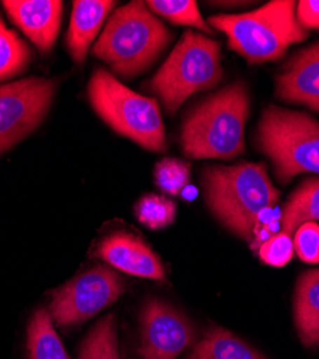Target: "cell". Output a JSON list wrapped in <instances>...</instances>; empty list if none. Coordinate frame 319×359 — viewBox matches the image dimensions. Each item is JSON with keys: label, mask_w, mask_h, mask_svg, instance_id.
<instances>
[{"label": "cell", "mask_w": 319, "mask_h": 359, "mask_svg": "<svg viewBox=\"0 0 319 359\" xmlns=\"http://www.w3.org/2000/svg\"><path fill=\"white\" fill-rule=\"evenodd\" d=\"M203 184L215 216L250 243L260 213L275 207L279 200L265 164L209 167L203 172Z\"/></svg>", "instance_id": "cell-1"}, {"label": "cell", "mask_w": 319, "mask_h": 359, "mask_svg": "<svg viewBox=\"0 0 319 359\" xmlns=\"http://www.w3.org/2000/svg\"><path fill=\"white\" fill-rule=\"evenodd\" d=\"M249 93L235 82L203 101L186 118L182 147L191 158H233L245 151Z\"/></svg>", "instance_id": "cell-2"}, {"label": "cell", "mask_w": 319, "mask_h": 359, "mask_svg": "<svg viewBox=\"0 0 319 359\" xmlns=\"http://www.w3.org/2000/svg\"><path fill=\"white\" fill-rule=\"evenodd\" d=\"M171 34L147 4L131 2L115 12L94 46V53L123 78L146 71L170 42Z\"/></svg>", "instance_id": "cell-3"}, {"label": "cell", "mask_w": 319, "mask_h": 359, "mask_svg": "<svg viewBox=\"0 0 319 359\" xmlns=\"http://www.w3.org/2000/svg\"><path fill=\"white\" fill-rule=\"evenodd\" d=\"M297 2L276 0L243 15L212 16L210 23L229 39V46L249 64L275 61L308 32L295 16Z\"/></svg>", "instance_id": "cell-4"}, {"label": "cell", "mask_w": 319, "mask_h": 359, "mask_svg": "<svg viewBox=\"0 0 319 359\" xmlns=\"http://www.w3.org/2000/svg\"><path fill=\"white\" fill-rule=\"evenodd\" d=\"M88 94L97 114L114 131L150 151H165V127L156 100L131 91L105 69L95 71Z\"/></svg>", "instance_id": "cell-5"}, {"label": "cell", "mask_w": 319, "mask_h": 359, "mask_svg": "<svg viewBox=\"0 0 319 359\" xmlns=\"http://www.w3.org/2000/svg\"><path fill=\"white\" fill-rule=\"evenodd\" d=\"M257 144L282 183L302 172L319 174V123L304 112L268 107L257 127Z\"/></svg>", "instance_id": "cell-6"}, {"label": "cell", "mask_w": 319, "mask_h": 359, "mask_svg": "<svg viewBox=\"0 0 319 359\" xmlns=\"http://www.w3.org/2000/svg\"><path fill=\"white\" fill-rule=\"evenodd\" d=\"M223 76L220 43L187 31L150 82L168 114L194 93L216 86Z\"/></svg>", "instance_id": "cell-7"}, {"label": "cell", "mask_w": 319, "mask_h": 359, "mask_svg": "<svg viewBox=\"0 0 319 359\" xmlns=\"http://www.w3.org/2000/svg\"><path fill=\"white\" fill-rule=\"evenodd\" d=\"M124 289L117 272L97 266L53 292L50 315L61 326L82 323L112 305Z\"/></svg>", "instance_id": "cell-8"}, {"label": "cell", "mask_w": 319, "mask_h": 359, "mask_svg": "<svg viewBox=\"0 0 319 359\" xmlns=\"http://www.w3.org/2000/svg\"><path fill=\"white\" fill-rule=\"evenodd\" d=\"M55 91L56 82L45 78L0 85V154L41 124Z\"/></svg>", "instance_id": "cell-9"}, {"label": "cell", "mask_w": 319, "mask_h": 359, "mask_svg": "<svg viewBox=\"0 0 319 359\" xmlns=\"http://www.w3.org/2000/svg\"><path fill=\"white\" fill-rule=\"evenodd\" d=\"M196 341L191 322L174 306L150 299L141 312L142 359H176Z\"/></svg>", "instance_id": "cell-10"}, {"label": "cell", "mask_w": 319, "mask_h": 359, "mask_svg": "<svg viewBox=\"0 0 319 359\" xmlns=\"http://www.w3.org/2000/svg\"><path fill=\"white\" fill-rule=\"evenodd\" d=\"M98 255L108 264L128 275L158 282L165 280L164 266L158 256L133 233H111L100 243Z\"/></svg>", "instance_id": "cell-11"}, {"label": "cell", "mask_w": 319, "mask_h": 359, "mask_svg": "<svg viewBox=\"0 0 319 359\" xmlns=\"http://www.w3.org/2000/svg\"><path fill=\"white\" fill-rule=\"evenodd\" d=\"M13 23L41 52H49L60 32L64 4L60 0H5Z\"/></svg>", "instance_id": "cell-12"}, {"label": "cell", "mask_w": 319, "mask_h": 359, "mask_svg": "<svg viewBox=\"0 0 319 359\" xmlns=\"http://www.w3.org/2000/svg\"><path fill=\"white\" fill-rule=\"evenodd\" d=\"M278 97L319 112V42L295 55L276 81Z\"/></svg>", "instance_id": "cell-13"}, {"label": "cell", "mask_w": 319, "mask_h": 359, "mask_svg": "<svg viewBox=\"0 0 319 359\" xmlns=\"http://www.w3.org/2000/svg\"><path fill=\"white\" fill-rule=\"evenodd\" d=\"M114 5L115 4L109 0H76L74 2L67 45L78 65L85 62L90 45Z\"/></svg>", "instance_id": "cell-14"}, {"label": "cell", "mask_w": 319, "mask_h": 359, "mask_svg": "<svg viewBox=\"0 0 319 359\" xmlns=\"http://www.w3.org/2000/svg\"><path fill=\"white\" fill-rule=\"evenodd\" d=\"M295 323L302 344L315 348L319 344V269L305 272L295 293Z\"/></svg>", "instance_id": "cell-15"}, {"label": "cell", "mask_w": 319, "mask_h": 359, "mask_svg": "<svg viewBox=\"0 0 319 359\" xmlns=\"http://www.w3.org/2000/svg\"><path fill=\"white\" fill-rule=\"evenodd\" d=\"M316 220H319V178H312L289 197L280 216V229L292 237L302 224Z\"/></svg>", "instance_id": "cell-16"}, {"label": "cell", "mask_w": 319, "mask_h": 359, "mask_svg": "<svg viewBox=\"0 0 319 359\" xmlns=\"http://www.w3.org/2000/svg\"><path fill=\"white\" fill-rule=\"evenodd\" d=\"M187 359H265L243 341L222 327H212Z\"/></svg>", "instance_id": "cell-17"}, {"label": "cell", "mask_w": 319, "mask_h": 359, "mask_svg": "<svg viewBox=\"0 0 319 359\" xmlns=\"http://www.w3.org/2000/svg\"><path fill=\"white\" fill-rule=\"evenodd\" d=\"M29 359H69L48 311L39 309L27 327Z\"/></svg>", "instance_id": "cell-18"}, {"label": "cell", "mask_w": 319, "mask_h": 359, "mask_svg": "<svg viewBox=\"0 0 319 359\" xmlns=\"http://www.w3.org/2000/svg\"><path fill=\"white\" fill-rule=\"evenodd\" d=\"M31 61L27 45L0 18V81L23 72Z\"/></svg>", "instance_id": "cell-19"}, {"label": "cell", "mask_w": 319, "mask_h": 359, "mask_svg": "<svg viewBox=\"0 0 319 359\" xmlns=\"http://www.w3.org/2000/svg\"><path fill=\"white\" fill-rule=\"evenodd\" d=\"M79 359H120L115 316L101 319L81 348Z\"/></svg>", "instance_id": "cell-20"}, {"label": "cell", "mask_w": 319, "mask_h": 359, "mask_svg": "<svg viewBox=\"0 0 319 359\" xmlns=\"http://www.w3.org/2000/svg\"><path fill=\"white\" fill-rule=\"evenodd\" d=\"M147 5L154 13L172 23L197 27L206 34H212V29L203 20L197 4L193 0H150Z\"/></svg>", "instance_id": "cell-21"}, {"label": "cell", "mask_w": 319, "mask_h": 359, "mask_svg": "<svg viewBox=\"0 0 319 359\" xmlns=\"http://www.w3.org/2000/svg\"><path fill=\"white\" fill-rule=\"evenodd\" d=\"M177 207L167 197L157 194L144 196L135 205V216L141 224L149 229H163L176 219Z\"/></svg>", "instance_id": "cell-22"}, {"label": "cell", "mask_w": 319, "mask_h": 359, "mask_svg": "<svg viewBox=\"0 0 319 359\" xmlns=\"http://www.w3.org/2000/svg\"><path fill=\"white\" fill-rule=\"evenodd\" d=\"M190 182V164L176 160L164 158L156 167V183L167 194L177 196Z\"/></svg>", "instance_id": "cell-23"}, {"label": "cell", "mask_w": 319, "mask_h": 359, "mask_svg": "<svg viewBox=\"0 0 319 359\" xmlns=\"http://www.w3.org/2000/svg\"><path fill=\"white\" fill-rule=\"evenodd\" d=\"M294 238L285 233H278L269 237L259 248V256L264 263L275 267H282L291 262L294 256Z\"/></svg>", "instance_id": "cell-24"}, {"label": "cell", "mask_w": 319, "mask_h": 359, "mask_svg": "<svg viewBox=\"0 0 319 359\" xmlns=\"http://www.w3.org/2000/svg\"><path fill=\"white\" fill-rule=\"evenodd\" d=\"M294 249L308 263H319V224L309 222L302 224L294 237Z\"/></svg>", "instance_id": "cell-25"}, {"label": "cell", "mask_w": 319, "mask_h": 359, "mask_svg": "<svg viewBox=\"0 0 319 359\" xmlns=\"http://www.w3.org/2000/svg\"><path fill=\"white\" fill-rule=\"evenodd\" d=\"M298 6V22L305 29H319V2L302 0Z\"/></svg>", "instance_id": "cell-26"}, {"label": "cell", "mask_w": 319, "mask_h": 359, "mask_svg": "<svg viewBox=\"0 0 319 359\" xmlns=\"http://www.w3.org/2000/svg\"><path fill=\"white\" fill-rule=\"evenodd\" d=\"M182 196H183L187 201H191V200H194V197L197 196V190H196V187H193V186H186V187L183 189V191H182Z\"/></svg>", "instance_id": "cell-27"}]
</instances>
